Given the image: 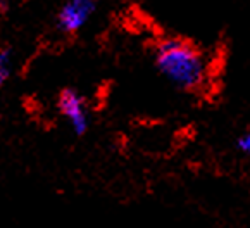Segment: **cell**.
I'll return each mask as SVG.
<instances>
[{
    "label": "cell",
    "instance_id": "6da1fadb",
    "mask_svg": "<svg viewBox=\"0 0 250 228\" xmlns=\"http://www.w3.org/2000/svg\"><path fill=\"white\" fill-rule=\"evenodd\" d=\"M155 63L162 74L178 89L197 90L206 80V61L200 52L181 40H167L159 45Z\"/></svg>",
    "mask_w": 250,
    "mask_h": 228
},
{
    "label": "cell",
    "instance_id": "7a4b0ae2",
    "mask_svg": "<svg viewBox=\"0 0 250 228\" xmlns=\"http://www.w3.org/2000/svg\"><path fill=\"white\" fill-rule=\"evenodd\" d=\"M57 109L61 116L66 119L71 132L76 137H83L90 130V114L83 97L73 89H66L61 92L57 99Z\"/></svg>",
    "mask_w": 250,
    "mask_h": 228
},
{
    "label": "cell",
    "instance_id": "3957f363",
    "mask_svg": "<svg viewBox=\"0 0 250 228\" xmlns=\"http://www.w3.org/2000/svg\"><path fill=\"white\" fill-rule=\"evenodd\" d=\"M93 9H95V2L93 0H67L66 4L62 5L59 14L61 30L67 31V33L78 31L81 26L88 21Z\"/></svg>",
    "mask_w": 250,
    "mask_h": 228
},
{
    "label": "cell",
    "instance_id": "277c9868",
    "mask_svg": "<svg viewBox=\"0 0 250 228\" xmlns=\"http://www.w3.org/2000/svg\"><path fill=\"white\" fill-rule=\"evenodd\" d=\"M11 69H12V63H11V55L9 52H2L0 54V81L5 83L11 76Z\"/></svg>",
    "mask_w": 250,
    "mask_h": 228
},
{
    "label": "cell",
    "instance_id": "5b68a950",
    "mask_svg": "<svg viewBox=\"0 0 250 228\" xmlns=\"http://www.w3.org/2000/svg\"><path fill=\"white\" fill-rule=\"evenodd\" d=\"M236 149H238L243 156L250 158V132L238 137V140H236Z\"/></svg>",
    "mask_w": 250,
    "mask_h": 228
}]
</instances>
